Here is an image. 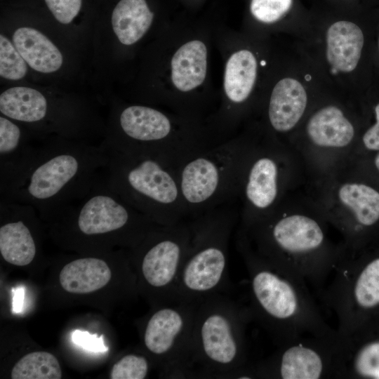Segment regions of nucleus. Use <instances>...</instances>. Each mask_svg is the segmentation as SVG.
<instances>
[{
	"label": "nucleus",
	"instance_id": "nucleus-1",
	"mask_svg": "<svg viewBox=\"0 0 379 379\" xmlns=\"http://www.w3.org/2000/svg\"><path fill=\"white\" fill-rule=\"evenodd\" d=\"M109 159L101 142L46 138L39 141L29 166L0 192V199L31 205L42 217L53 219L91 190Z\"/></svg>",
	"mask_w": 379,
	"mask_h": 379
},
{
	"label": "nucleus",
	"instance_id": "nucleus-2",
	"mask_svg": "<svg viewBox=\"0 0 379 379\" xmlns=\"http://www.w3.org/2000/svg\"><path fill=\"white\" fill-rule=\"evenodd\" d=\"M241 247L248 272L247 307L253 320L278 346L305 336L338 338L302 277L262 258L246 245Z\"/></svg>",
	"mask_w": 379,
	"mask_h": 379
},
{
	"label": "nucleus",
	"instance_id": "nucleus-3",
	"mask_svg": "<svg viewBox=\"0 0 379 379\" xmlns=\"http://www.w3.org/2000/svg\"><path fill=\"white\" fill-rule=\"evenodd\" d=\"M98 97L85 91L34 83L1 86L0 114L25 126L39 140L58 136L100 142L106 118Z\"/></svg>",
	"mask_w": 379,
	"mask_h": 379
},
{
	"label": "nucleus",
	"instance_id": "nucleus-4",
	"mask_svg": "<svg viewBox=\"0 0 379 379\" xmlns=\"http://www.w3.org/2000/svg\"><path fill=\"white\" fill-rule=\"evenodd\" d=\"M0 32L27 62L32 83L76 91L88 84L87 54L34 8L1 3Z\"/></svg>",
	"mask_w": 379,
	"mask_h": 379
},
{
	"label": "nucleus",
	"instance_id": "nucleus-5",
	"mask_svg": "<svg viewBox=\"0 0 379 379\" xmlns=\"http://www.w3.org/2000/svg\"><path fill=\"white\" fill-rule=\"evenodd\" d=\"M253 320L246 306L224 293L197 303L192 335L196 377L234 378L246 367V327Z\"/></svg>",
	"mask_w": 379,
	"mask_h": 379
},
{
	"label": "nucleus",
	"instance_id": "nucleus-6",
	"mask_svg": "<svg viewBox=\"0 0 379 379\" xmlns=\"http://www.w3.org/2000/svg\"><path fill=\"white\" fill-rule=\"evenodd\" d=\"M107 149L109 159L104 178L112 191L157 225L182 222L187 213L179 185L180 166Z\"/></svg>",
	"mask_w": 379,
	"mask_h": 379
},
{
	"label": "nucleus",
	"instance_id": "nucleus-7",
	"mask_svg": "<svg viewBox=\"0 0 379 379\" xmlns=\"http://www.w3.org/2000/svg\"><path fill=\"white\" fill-rule=\"evenodd\" d=\"M252 232L255 253L302 277L316 295L326 285L343 255L328 249L319 222L305 215H288L257 224Z\"/></svg>",
	"mask_w": 379,
	"mask_h": 379
},
{
	"label": "nucleus",
	"instance_id": "nucleus-8",
	"mask_svg": "<svg viewBox=\"0 0 379 379\" xmlns=\"http://www.w3.org/2000/svg\"><path fill=\"white\" fill-rule=\"evenodd\" d=\"M176 285V301L198 302L230 286L228 244L232 220L225 214L198 217Z\"/></svg>",
	"mask_w": 379,
	"mask_h": 379
},
{
	"label": "nucleus",
	"instance_id": "nucleus-9",
	"mask_svg": "<svg viewBox=\"0 0 379 379\" xmlns=\"http://www.w3.org/2000/svg\"><path fill=\"white\" fill-rule=\"evenodd\" d=\"M317 296L335 317L340 338L378 324L379 254H343Z\"/></svg>",
	"mask_w": 379,
	"mask_h": 379
},
{
	"label": "nucleus",
	"instance_id": "nucleus-10",
	"mask_svg": "<svg viewBox=\"0 0 379 379\" xmlns=\"http://www.w3.org/2000/svg\"><path fill=\"white\" fill-rule=\"evenodd\" d=\"M108 106L105 131L101 143L120 153L145 155L180 165L183 161L171 147L173 125L166 114L150 106L123 105L106 97Z\"/></svg>",
	"mask_w": 379,
	"mask_h": 379
},
{
	"label": "nucleus",
	"instance_id": "nucleus-11",
	"mask_svg": "<svg viewBox=\"0 0 379 379\" xmlns=\"http://www.w3.org/2000/svg\"><path fill=\"white\" fill-rule=\"evenodd\" d=\"M53 218L63 219L81 236L95 237L119 232L136 241L143 239L156 224L112 191L104 173L84 197Z\"/></svg>",
	"mask_w": 379,
	"mask_h": 379
},
{
	"label": "nucleus",
	"instance_id": "nucleus-12",
	"mask_svg": "<svg viewBox=\"0 0 379 379\" xmlns=\"http://www.w3.org/2000/svg\"><path fill=\"white\" fill-rule=\"evenodd\" d=\"M197 303L176 301L163 304L145 325L144 345L159 359L171 378L196 377L192 335Z\"/></svg>",
	"mask_w": 379,
	"mask_h": 379
},
{
	"label": "nucleus",
	"instance_id": "nucleus-13",
	"mask_svg": "<svg viewBox=\"0 0 379 379\" xmlns=\"http://www.w3.org/2000/svg\"><path fill=\"white\" fill-rule=\"evenodd\" d=\"M278 347L270 357L251 365L254 378H339V337L305 336Z\"/></svg>",
	"mask_w": 379,
	"mask_h": 379
},
{
	"label": "nucleus",
	"instance_id": "nucleus-14",
	"mask_svg": "<svg viewBox=\"0 0 379 379\" xmlns=\"http://www.w3.org/2000/svg\"><path fill=\"white\" fill-rule=\"evenodd\" d=\"M190 224L159 225L147 234L140 258L143 281L163 304L176 302L179 274L190 247Z\"/></svg>",
	"mask_w": 379,
	"mask_h": 379
},
{
	"label": "nucleus",
	"instance_id": "nucleus-15",
	"mask_svg": "<svg viewBox=\"0 0 379 379\" xmlns=\"http://www.w3.org/2000/svg\"><path fill=\"white\" fill-rule=\"evenodd\" d=\"M234 149H206L178 168L180 192L187 213L200 212L230 195L234 175Z\"/></svg>",
	"mask_w": 379,
	"mask_h": 379
},
{
	"label": "nucleus",
	"instance_id": "nucleus-16",
	"mask_svg": "<svg viewBox=\"0 0 379 379\" xmlns=\"http://www.w3.org/2000/svg\"><path fill=\"white\" fill-rule=\"evenodd\" d=\"M30 6L44 15L88 57L94 25L103 0H8Z\"/></svg>",
	"mask_w": 379,
	"mask_h": 379
},
{
	"label": "nucleus",
	"instance_id": "nucleus-17",
	"mask_svg": "<svg viewBox=\"0 0 379 379\" xmlns=\"http://www.w3.org/2000/svg\"><path fill=\"white\" fill-rule=\"evenodd\" d=\"M34 210L29 204L0 199V253L10 264L27 265L36 256V240L27 223Z\"/></svg>",
	"mask_w": 379,
	"mask_h": 379
},
{
	"label": "nucleus",
	"instance_id": "nucleus-18",
	"mask_svg": "<svg viewBox=\"0 0 379 379\" xmlns=\"http://www.w3.org/2000/svg\"><path fill=\"white\" fill-rule=\"evenodd\" d=\"M40 140L22 124L0 114V192L23 174Z\"/></svg>",
	"mask_w": 379,
	"mask_h": 379
},
{
	"label": "nucleus",
	"instance_id": "nucleus-19",
	"mask_svg": "<svg viewBox=\"0 0 379 379\" xmlns=\"http://www.w3.org/2000/svg\"><path fill=\"white\" fill-rule=\"evenodd\" d=\"M339 338V378L379 379V324Z\"/></svg>",
	"mask_w": 379,
	"mask_h": 379
},
{
	"label": "nucleus",
	"instance_id": "nucleus-20",
	"mask_svg": "<svg viewBox=\"0 0 379 379\" xmlns=\"http://www.w3.org/2000/svg\"><path fill=\"white\" fill-rule=\"evenodd\" d=\"M307 104L304 86L297 79L285 77L272 89L268 117L272 128L278 132L291 130L302 117Z\"/></svg>",
	"mask_w": 379,
	"mask_h": 379
},
{
	"label": "nucleus",
	"instance_id": "nucleus-21",
	"mask_svg": "<svg viewBox=\"0 0 379 379\" xmlns=\"http://www.w3.org/2000/svg\"><path fill=\"white\" fill-rule=\"evenodd\" d=\"M364 43V34L355 23L340 20L326 34V56L332 69L348 73L357 66Z\"/></svg>",
	"mask_w": 379,
	"mask_h": 379
},
{
	"label": "nucleus",
	"instance_id": "nucleus-22",
	"mask_svg": "<svg viewBox=\"0 0 379 379\" xmlns=\"http://www.w3.org/2000/svg\"><path fill=\"white\" fill-rule=\"evenodd\" d=\"M310 140L321 147L340 148L347 146L354 136V128L338 107L328 105L317 110L306 126Z\"/></svg>",
	"mask_w": 379,
	"mask_h": 379
},
{
	"label": "nucleus",
	"instance_id": "nucleus-23",
	"mask_svg": "<svg viewBox=\"0 0 379 379\" xmlns=\"http://www.w3.org/2000/svg\"><path fill=\"white\" fill-rule=\"evenodd\" d=\"M111 270L105 261L98 258L76 259L62 269L59 281L71 293L84 294L95 291L108 284Z\"/></svg>",
	"mask_w": 379,
	"mask_h": 379
},
{
	"label": "nucleus",
	"instance_id": "nucleus-24",
	"mask_svg": "<svg viewBox=\"0 0 379 379\" xmlns=\"http://www.w3.org/2000/svg\"><path fill=\"white\" fill-rule=\"evenodd\" d=\"M207 51L199 40H192L181 46L171 60V79L180 91H192L205 79Z\"/></svg>",
	"mask_w": 379,
	"mask_h": 379
},
{
	"label": "nucleus",
	"instance_id": "nucleus-25",
	"mask_svg": "<svg viewBox=\"0 0 379 379\" xmlns=\"http://www.w3.org/2000/svg\"><path fill=\"white\" fill-rule=\"evenodd\" d=\"M278 166L269 157H261L251 165L245 184L247 201L262 211L271 206L278 194Z\"/></svg>",
	"mask_w": 379,
	"mask_h": 379
},
{
	"label": "nucleus",
	"instance_id": "nucleus-26",
	"mask_svg": "<svg viewBox=\"0 0 379 379\" xmlns=\"http://www.w3.org/2000/svg\"><path fill=\"white\" fill-rule=\"evenodd\" d=\"M338 198L352 213L354 232L371 228L379 222V192L373 187L361 183H345L338 190Z\"/></svg>",
	"mask_w": 379,
	"mask_h": 379
},
{
	"label": "nucleus",
	"instance_id": "nucleus-27",
	"mask_svg": "<svg viewBox=\"0 0 379 379\" xmlns=\"http://www.w3.org/2000/svg\"><path fill=\"white\" fill-rule=\"evenodd\" d=\"M257 76V62L253 53L246 49L234 53L228 59L225 71L224 88L227 97L241 103L251 94Z\"/></svg>",
	"mask_w": 379,
	"mask_h": 379
},
{
	"label": "nucleus",
	"instance_id": "nucleus-28",
	"mask_svg": "<svg viewBox=\"0 0 379 379\" xmlns=\"http://www.w3.org/2000/svg\"><path fill=\"white\" fill-rule=\"evenodd\" d=\"M13 379H60L62 371L57 358L47 352H33L22 357L12 368Z\"/></svg>",
	"mask_w": 379,
	"mask_h": 379
},
{
	"label": "nucleus",
	"instance_id": "nucleus-29",
	"mask_svg": "<svg viewBox=\"0 0 379 379\" xmlns=\"http://www.w3.org/2000/svg\"><path fill=\"white\" fill-rule=\"evenodd\" d=\"M1 86L32 83L30 69L11 39L0 32Z\"/></svg>",
	"mask_w": 379,
	"mask_h": 379
},
{
	"label": "nucleus",
	"instance_id": "nucleus-30",
	"mask_svg": "<svg viewBox=\"0 0 379 379\" xmlns=\"http://www.w3.org/2000/svg\"><path fill=\"white\" fill-rule=\"evenodd\" d=\"M149 371V362L141 355L128 354L124 356L112 366L111 379H144Z\"/></svg>",
	"mask_w": 379,
	"mask_h": 379
},
{
	"label": "nucleus",
	"instance_id": "nucleus-31",
	"mask_svg": "<svg viewBox=\"0 0 379 379\" xmlns=\"http://www.w3.org/2000/svg\"><path fill=\"white\" fill-rule=\"evenodd\" d=\"M292 3L293 0H251L250 9L258 20L272 23L284 16Z\"/></svg>",
	"mask_w": 379,
	"mask_h": 379
},
{
	"label": "nucleus",
	"instance_id": "nucleus-32",
	"mask_svg": "<svg viewBox=\"0 0 379 379\" xmlns=\"http://www.w3.org/2000/svg\"><path fill=\"white\" fill-rule=\"evenodd\" d=\"M72 341L83 348L93 352H105L108 348L105 345L103 335L91 334L87 331L75 330L72 333Z\"/></svg>",
	"mask_w": 379,
	"mask_h": 379
},
{
	"label": "nucleus",
	"instance_id": "nucleus-33",
	"mask_svg": "<svg viewBox=\"0 0 379 379\" xmlns=\"http://www.w3.org/2000/svg\"><path fill=\"white\" fill-rule=\"evenodd\" d=\"M375 113L376 121L362 138L364 146L370 150H379V103L375 107Z\"/></svg>",
	"mask_w": 379,
	"mask_h": 379
},
{
	"label": "nucleus",
	"instance_id": "nucleus-34",
	"mask_svg": "<svg viewBox=\"0 0 379 379\" xmlns=\"http://www.w3.org/2000/svg\"><path fill=\"white\" fill-rule=\"evenodd\" d=\"M25 289L23 287H18L13 289V311L19 313L23 306Z\"/></svg>",
	"mask_w": 379,
	"mask_h": 379
},
{
	"label": "nucleus",
	"instance_id": "nucleus-35",
	"mask_svg": "<svg viewBox=\"0 0 379 379\" xmlns=\"http://www.w3.org/2000/svg\"><path fill=\"white\" fill-rule=\"evenodd\" d=\"M374 162H375V165L377 169L379 171V153L376 155Z\"/></svg>",
	"mask_w": 379,
	"mask_h": 379
},
{
	"label": "nucleus",
	"instance_id": "nucleus-36",
	"mask_svg": "<svg viewBox=\"0 0 379 379\" xmlns=\"http://www.w3.org/2000/svg\"><path fill=\"white\" fill-rule=\"evenodd\" d=\"M8 0H0L1 3H3V2H5V1H7Z\"/></svg>",
	"mask_w": 379,
	"mask_h": 379
},
{
	"label": "nucleus",
	"instance_id": "nucleus-37",
	"mask_svg": "<svg viewBox=\"0 0 379 379\" xmlns=\"http://www.w3.org/2000/svg\"><path fill=\"white\" fill-rule=\"evenodd\" d=\"M378 47H379V39H378Z\"/></svg>",
	"mask_w": 379,
	"mask_h": 379
}]
</instances>
